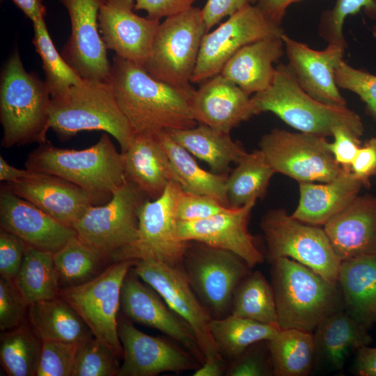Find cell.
I'll return each instance as SVG.
<instances>
[{"instance_id": "6da1fadb", "label": "cell", "mask_w": 376, "mask_h": 376, "mask_svg": "<svg viewBox=\"0 0 376 376\" xmlns=\"http://www.w3.org/2000/svg\"><path fill=\"white\" fill-rule=\"evenodd\" d=\"M109 83L134 134L156 135L198 125L192 112L195 89L152 77L145 69L116 55Z\"/></svg>"}, {"instance_id": "7a4b0ae2", "label": "cell", "mask_w": 376, "mask_h": 376, "mask_svg": "<svg viewBox=\"0 0 376 376\" xmlns=\"http://www.w3.org/2000/svg\"><path fill=\"white\" fill-rule=\"evenodd\" d=\"M51 103L52 95L46 81L28 72L18 50H15L1 75V146L9 148L48 141Z\"/></svg>"}, {"instance_id": "3957f363", "label": "cell", "mask_w": 376, "mask_h": 376, "mask_svg": "<svg viewBox=\"0 0 376 376\" xmlns=\"http://www.w3.org/2000/svg\"><path fill=\"white\" fill-rule=\"evenodd\" d=\"M279 327L313 332L328 315L343 308L337 281H329L288 258L271 262Z\"/></svg>"}, {"instance_id": "277c9868", "label": "cell", "mask_w": 376, "mask_h": 376, "mask_svg": "<svg viewBox=\"0 0 376 376\" xmlns=\"http://www.w3.org/2000/svg\"><path fill=\"white\" fill-rule=\"evenodd\" d=\"M25 167L61 177L105 201L126 180L123 155L107 133L82 150L58 148L49 141L40 144L29 155Z\"/></svg>"}, {"instance_id": "5b68a950", "label": "cell", "mask_w": 376, "mask_h": 376, "mask_svg": "<svg viewBox=\"0 0 376 376\" xmlns=\"http://www.w3.org/2000/svg\"><path fill=\"white\" fill-rule=\"evenodd\" d=\"M259 113L269 111L297 130L321 136L344 127L360 137L363 126L359 116L346 107H333L309 95L300 86L288 64L279 63L270 85L251 97Z\"/></svg>"}, {"instance_id": "8992f818", "label": "cell", "mask_w": 376, "mask_h": 376, "mask_svg": "<svg viewBox=\"0 0 376 376\" xmlns=\"http://www.w3.org/2000/svg\"><path fill=\"white\" fill-rule=\"evenodd\" d=\"M50 129L63 141L82 131H104L116 139L121 152L134 135L109 81L86 79L52 97Z\"/></svg>"}, {"instance_id": "52a82bcc", "label": "cell", "mask_w": 376, "mask_h": 376, "mask_svg": "<svg viewBox=\"0 0 376 376\" xmlns=\"http://www.w3.org/2000/svg\"><path fill=\"white\" fill-rule=\"evenodd\" d=\"M206 33L202 10L198 7L166 17L142 67L159 81L179 88L191 87V79Z\"/></svg>"}, {"instance_id": "ba28073f", "label": "cell", "mask_w": 376, "mask_h": 376, "mask_svg": "<svg viewBox=\"0 0 376 376\" xmlns=\"http://www.w3.org/2000/svg\"><path fill=\"white\" fill-rule=\"evenodd\" d=\"M146 196L127 180L105 204L91 207L73 226L76 235L104 261H113L138 235V213Z\"/></svg>"}, {"instance_id": "9c48e42d", "label": "cell", "mask_w": 376, "mask_h": 376, "mask_svg": "<svg viewBox=\"0 0 376 376\" xmlns=\"http://www.w3.org/2000/svg\"><path fill=\"white\" fill-rule=\"evenodd\" d=\"M260 228L270 262L279 258H290L329 281H337L341 261L324 228L307 225L283 209L267 212L261 219Z\"/></svg>"}, {"instance_id": "30bf717a", "label": "cell", "mask_w": 376, "mask_h": 376, "mask_svg": "<svg viewBox=\"0 0 376 376\" xmlns=\"http://www.w3.org/2000/svg\"><path fill=\"white\" fill-rule=\"evenodd\" d=\"M182 267L213 318L228 315L235 289L251 269L236 254L196 241H189Z\"/></svg>"}, {"instance_id": "8fae6325", "label": "cell", "mask_w": 376, "mask_h": 376, "mask_svg": "<svg viewBox=\"0 0 376 376\" xmlns=\"http://www.w3.org/2000/svg\"><path fill=\"white\" fill-rule=\"evenodd\" d=\"M136 260L112 263L91 280L79 285L62 288L59 297L79 313L93 336L120 357L123 347L118 331V312L123 281Z\"/></svg>"}, {"instance_id": "7c38bea8", "label": "cell", "mask_w": 376, "mask_h": 376, "mask_svg": "<svg viewBox=\"0 0 376 376\" xmlns=\"http://www.w3.org/2000/svg\"><path fill=\"white\" fill-rule=\"evenodd\" d=\"M182 191L180 185L172 180L159 198L144 201L138 213L136 241L119 252L113 263L152 258L182 266L189 243L178 235L176 205Z\"/></svg>"}, {"instance_id": "4fadbf2b", "label": "cell", "mask_w": 376, "mask_h": 376, "mask_svg": "<svg viewBox=\"0 0 376 376\" xmlns=\"http://www.w3.org/2000/svg\"><path fill=\"white\" fill-rule=\"evenodd\" d=\"M324 136L274 128L262 136L260 150L275 173L299 182H328L344 170Z\"/></svg>"}, {"instance_id": "5bb4252c", "label": "cell", "mask_w": 376, "mask_h": 376, "mask_svg": "<svg viewBox=\"0 0 376 376\" xmlns=\"http://www.w3.org/2000/svg\"><path fill=\"white\" fill-rule=\"evenodd\" d=\"M285 34L281 24L269 18L256 5L250 4L230 15L202 40L192 83H201L219 74L229 58L243 47Z\"/></svg>"}, {"instance_id": "9a60e30c", "label": "cell", "mask_w": 376, "mask_h": 376, "mask_svg": "<svg viewBox=\"0 0 376 376\" xmlns=\"http://www.w3.org/2000/svg\"><path fill=\"white\" fill-rule=\"evenodd\" d=\"M131 270L190 326L205 359L222 357L210 332L213 318L193 290L181 265L146 258L136 260Z\"/></svg>"}, {"instance_id": "2e32d148", "label": "cell", "mask_w": 376, "mask_h": 376, "mask_svg": "<svg viewBox=\"0 0 376 376\" xmlns=\"http://www.w3.org/2000/svg\"><path fill=\"white\" fill-rule=\"evenodd\" d=\"M58 1L67 10L71 23V35L63 57L82 79L109 81L111 64L98 22L104 0Z\"/></svg>"}, {"instance_id": "e0dca14e", "label": "cell", "mask_w": 376, "mask_h": 376, "mask_svg": "<svg viewBox=\"0 0 376 376\" xmlns=\"http://www.w3.org/2000/svg\"><path fill=\"white\" fill-rule=\"evenodd\" d=\"M123 347V363L118 376H155L162 373L196 370L199 361L172 341L137 329L127 319L118 324Z\"/></svg>"}, {"instance_id": "ac0fdd59", "label": "cell", "mask_w": 376, "mask_h": 376, "mask_svg": "<svg viewBox=\"0 0 376 376\" xmlns=\"http://www.w3.org/2000/svg\"><path fill=\"white\" fill-rule=\"evenodd\" d=\"M120 307L130 320L160 331L186 349L201 365L204 362L205 357L190 326L131 269L123 283Z\"/></svg>"}, {"instance_id": "d6986e66", "label": "cell", "mask_w": 376, "mask_h": 376, "mask_svg": "<svg viewBox=\"0 0 376 376\" xmlns=\"http://www.w3.org/2000/svg\"><path fill=\"white\" fill-rule=\"evenodd\" d=\"M3 185L58 222L71 228L91 207L105 201L61 177L32 171L20 180Z\"/></svg>"}, {"instance_id": "ffe728a7", "label": "cell", "mask_w": 376, "mask_h": 376, "mask_svg": "<svg viewBox=\"0 0 376 376\" xmlns=\"http://www.w3.org/2000/svg\"><path fill=\"white\" fill-rule=\"evenodd\" d=\"M282 40L288 65L303 90L325 104L346 107L347 102L335 78L336 67L343 60L346 43L329 42L324 49L315 50L285 33Z\"/></svg>"}, {"instance_id": "44dd1931", "label": "cell", "mask_w": 376, "mask_h": 376, "mask_svg": "<svg viewBox=\"0 0 376 376\" xmlns=\"http://www.w3.org/2000/svg\"><path fill=\"white\" fill-rule=\"evenodd\" d=\"M256 201L205 219L178 221V235L183 241H196L230 251L243 259L251 269L264 261L254 237L248 230L251 212Z\"/></svg>"}, {"instance_id": "7402d4cb", "label": "cell", "mask_w": 376, "mask_h": 376, "mask_svg": "<svg viewBox=\"0 0 376 376\" xmlns=\"http://www.w3.org/2000/svg\"><path fill=\"white\" fill-rule=\"evenodd\" d=\"M134 6V0H104L99 12V29L107 49L142 66L160 22L139 16Z\"/></svg>"}, {"instance_id": "603a6c76", "label": "cell", "mask_w": 376, "mask_h": 376, "mask_svg": "<svg viewBox=\"0 0 376 376\" xmlns=\"http://www.w3.org/2000/svg\"><path fill=\"white\" fill-rule=\"evenodd\" d=\"M0 225L1 229L17 235L26 245L52 253L76 236L73 228L58 222L3 185L0 191Z\"/></svg>"}, {"instance_id": "cb8c5ba5", "label": "cell", "mask_w": 376, "mask_h": 376, "mask_svg": "<svg viewBox=\"0 0 376 376\" xmlns=\"http://www.w3.org/2000/svg\"><path fill=\"white\" fill-rule=\"evenodd\" d=\"M192 112L198 124L228 134L259 114L250 95L221 73L201 82L195 90Z\"/></svg>"}, {"instance_id": "d4e9b609", "label": "cell", "mask_w": 376, "mask_h": 376, "mask_svg": "<svg viewBox=\"0 0 376 376\" xmlns=\"http://www.w3.org/2000/svg\"><path fill=\"white\" fill-rule=\"evenodd\" d=\"M324 230L340 261L376 255V196H357Z\"/></svg>"}, {"instance_id": "484cf974", "label": "cell", "mask_w": 376, "mask_h": 376, "mask_svg": "<svg viewBox=\"0 0 376 376\" xmlns=\"http://www.w3.org/2000/svg\"><path fill=\"white\" fill-rule=\"evenodd\" d=\"M122 154L126 180L152 200L175 181L168 156L155 135L134 134Z\"/></svg>"}, {"instance_id": "4316f807", "label": "cell", "mask_w": 376, "mask_h": 376, "mask_svg": "<svg viewBox=\"0 0 376 376\" xmlns=\"http://www.w3.org/2000/svg\"><path fill=\"white\" fill-rule=\"evenodd\" d=\"M313 335L315 361L337 371L343 369L352 352L368 346L373 341L368 328L344 307L325 318L317 326Z\"/></svg>"}, {"instance_id": "83f0119b", "label": "cell", "mask_w": 376, "mask_h": 376, "mask_svg": "<svg viewBox=\"0 0 376 376\" xmlns=\"http://www.w3.org/2000/svg\"><path fill=\"white\" fill-rule=\"evenodd\" d=\"M362 185L345 168L328 182H299V200L291 216L308 224L324 225L358 196Z\"/></svg>"}, {"instance_id": "f1b7e54d", "label": "cell", "mask_w": 376, "mask_h": 376, "mask_svg": "<svg viewBox=\"0 0 376 376\" xmlns=\"http://www.w3.org/2000/svg\"><path fill=\"white\" fill-rule=\"evenodd\" d=\"M285 52L281 38H269L250 43L233 54L221 74L249 95L265 90L275 73L274 64Z\"/></svg>"}, {"instance_id": "f546056e", "label": "cell", "mask_w": 376, "mask_h": 376, "mask_svg": "<svg viewBox=\"0 0 376 376\" xmlns=\"http://www.w3.org/2000/svg\"><path fill=\"white\" fill-rule=\"evenodd\" d=\"M337 283L344 308L368 329L376 323V255L342 260Z\"/></svg>"}, {"instance_id": "4dcf8cb0", "label": "cell", "mask_w": 376, "mask_h": 376, "mask_svg": "<svg viewBox=\"0 0 376 376\" xmlns=\"http://www.w3.org/2000/svg\"><path fill=\"white\" fill-rule=\"evenodd\" d=\"M166 132L175 142L206 162L211 171L217 174H226L230 164H237L247 153L231 139L230 134L204 124Z\"/></svg>"}, {"instance_id": "1f68e13d", "label": "cell", "mask_w": 376, "mask_h": 376, "mask_svg": "<svg viewBox=\"0 0 376 376\" xmlns=\"http://www.w3.org/2000/svg\"><path fill=\"white\" fill-rule=\"evenodd\" d=\"M30 327L41 340L81 343L94 337L79 313L61 297L31 304Z\"/></svg>"}, {"instance_id": "d6a6232c", "label": "cell", "mask_w": 376, "mask_h": 376, "mask_svg": "<svg viewBox=\"0 0 376 376\" xmlns=\"http://www.w3.org/2000/svg\"><path fill=\"white\" fill-rule=\"evenodd\" d=\"M155 136L168 156L175 181L185 192L210 196L228 207L226 174H217L203 169L191 154L175 142L166 132Z\"/></svg>"}, {"instance_id": "836d02e7", "label": "cell", "mask_w": 376, "mask_h": 376, "mask_svg": "<svg viewBox=\"0 0 376 376\" xmlns=\"http://www.w3.org/2000/svg\"><path fill=\"white\" fill-rule=\"evenodd\" d=\"M275 376H306L315 361L313 332L283 329L267 340Z\"/></svg>"}, {"instance_id": "e575fe53", "label": "cell", "mask_w": 376, "mask_h": 376, "mask_svg": "<svg viewBox=\"0 0 376 376\" xmlns=\"http://www.w3.org/2000/svg\"><path fill=\"white\" fill-rule=\"evenodd\" d=\"M13 283L29 305L58 297L61 288L53 253L27 245Z\"/></svg>"}, {"instance_id": "d590c367", "label": "cell", "mask_w": 376, "mask_h": 376, "mask_svg": "<svg viewBox=\"0 0 376 376\" xmlns=\"http://www.w3.org/2000/svg\"><path fill=\"white\" fill-rule=\"evenodd\" d=\"M210 332L222 357L230 361L251 345L274 338L281 328L232 314L212 318Z\"/></svg>"}, {"instance_id": "8d00e7d4", "label": "cell", "mask_w": 376, "mask_h": 376, "mask_svg": "<svg viewBox=\"0 0 376 376\" xmlns=\"http://www.w3.org/2000/svg\"><path fill=\"white\" fill-rule=\"evenodd\" d=\"M226 180L228 207L237 208L263 197L275 173L259 149L246 153Z\"/></svg>"}, {"instance_id": "74e56055", "label": "cell", "mask_w": 376, "mask_h": 376, "mask_svg": "<svg viewBox=\"0 0 376 376\" xmlns=\"http://www.w3.org/2000/svg\"><path fill=\"white\" fill-rule=\"evenodd\" d=\"M230 312L235 316L279 326L273 288L260 271L250 272L237 285Z\"/></svg>"}, {"instance_id": "f35d334b", "label": "cell", "mask_w": 376, "mask_h": 376, "mask_svg": "<svg viewBox=\"0 0 376 376\" xmlns=\"http://www.w3.org/2000/svg\"><path fill=\"white\" fill-rule=\"evenodd\" d=\"M42 341L24 324L1 336V364L9 376L36 375Z\"/></svg>"}, {"instance_id": "ab89813d", "label": "cell", "mask_w": 376, "mask_h": 376, "mask_svg": "<svg viewBox=\"0 0 376 376\" xmlns=\"http://www.w3.org/2000/svg\"><path fill=\"white\" fill-rule=\"evenodd\" d=\"M60 286H74L98 275L104 260L84 244L77 235L53 253Z\"/></svg>"}, {"instance_id": "60d3db41", "label": "cell", "mask_w": 376, "mask_h": 376, "mask_svg": "<svg viewBox=\"0 0 376 376\" xmlns=\"http://www.w3.org/2000/svg\"><path fill=\"white\" fill-rule=\"evenodd\" d=\"M33 43L39 54L52 97L79 84L82 78L56 50L44 18L34 22Z\"/></svg>"}, {"instance_id": "b9f144b4", "label": "cell", "mask_w": 376, "mask_h": 376, "mask_svg": "<svg viewBox=\"0 0 376 376\" xmlns=\"http://www.w3.org/2000/svg\"><path fill=\"white\" fill-rule=\"evenodd\" d=\"M120 357L95 337L79 343L72 376L118 375Z\"/></svg>"}, {"instance_id": "7bdbcfd3", "label": "cell", "mask_w": 376, "mask_h": 376, "mask_svg": "<svg viewBox=\"0 0 376 376\" xmlns=\"http://www.w3.org/2000/svg\"><path fill=\"white\" fill-rule=\"evenodd\" d=\"M363 8L366 15L376 18V0H336L331 9L325 10L320 18L318 33L328 43L345 42L343 25L346 17Z\"/></svg>"}, {"instance_id": "ee69618b", "label": "cell", "mask_w": 376, "mask_h": 376, "mask_svg": "<svg viewBox=\"0 0 376 376\" xmlns=\"http://www.w3.org/2000/svg\"><path fill=\"white\" fill-rule=\"evenodd\" d=\"M79 343L42 341L36 376H72Z\"/></svg>"}, {"instance_id": "f6af8a7d", "label": "cell", "mask_w": 376, "mask_h": 376, "mask_svg": "<svg viewBox=\"0 0 376 376\" xmlns=\"http://www.w3.org/2000/svg\"><path fill=\"white\" fill-rule=\"evenodd\" d=\"M335 78L339 88L357 94L376 119V75L353 68L343 60L336 67Z\"/></svg>"}, {"instance_id": "bcb514c9", "label": "cell", "mask_w": 376, "mask_h": 376, "mask_svg": "<svg viewBox=\"0 0 376 376\" xmlns=\"http://www.w3.org/2000/svg\"><path fill=\"white\" fill-rule=\"evenodd\" d=\"M224 375H274L267 340H262L251 345L229 361Z\"/></svg>"}, {"instance_id": "7dc6e473", "label": "cell", "mask_w": 376, "mask_h": 376, "mask_svg": "<svg viewBox=\"0 0 376 376\" xmlns=\"http://www.w3.org/2000/svg\"><path fill=\"white\" fill-rule=\"evenodd\" d=\"M229 208L214 197L181 192L176 205L178 221H194L210 217Z\"/></svg>"}, {"instance_id": "c3c4849f", "label": "cell", "mask_w": 376, "mask_h": 376, "mask_svg": "<svg viewBox=\"0 0 376 376\" xmlns=\"http://www.w3.org/2000/svg\"><path fill=\"white\" fill-rule=\"evenodd\" d=\"M29 304L13 282L0 279V329L8 331L22 324Z\"/></svg>"}, {"instance_id": "681fc988", "label": "cell", "mask_w": 376, "mask_h": 376, "mask_svg": "<svg viewBox=\"0 0 376 376\" xmlns=\"http://www.w3.org/2000/svg\"><path fill=\"white\" fill-rule=\"evenodd\" d=\"M27 245L17 235L1 229L0 274L13 282L22 264Z\"/></svg>"}, {"instance_id": "f907efd6", "label": "cell", "mask_w": 376, "mask_h": 376, "mask_svg": "<svg viewBox=\"0 0 376 376\" xmlns=\"http://www.w3.org/2000/svg\"><path fill=\"white\" fill-rule=\"evenodd\" d=\"M331 136L334 141L328 143L329 150L340 166L350 169L351 164L361 146L360 137L341 127L334 128Z\"/></svg>"}, {"instance_id": "816d5d0a", "label": "cell", "mask_w": 376, "mask_h": 376, "mask_svg": "<svg viewBox=\"0 0 376 376\" xmlns=\"http://www.w3.org/2000/svg\"><path fill=\"white\" fill-rule=\"evenodd\" d=\"M258 0H207L201 9L207 32L225 17L233 15L243 7L256 4Z\"/></svg>"}, {"instance_id": "f5cc1de1", "label": "cell", "mask_w": 376, "mask_h": 376, "mask_svg": "<svg viewBox=\"0 0 376 376\" xmlns=\"http://www.w3.org/2000/svg\"><path fill=\"white\" fill-rule=\"evenodd\" d=\"M197 0H134L135 10H144L148 18L159 21L184 12L191 7Z\"/></svg>"}, {"instance_id": "db71d44e", "label": "cell", "mask_w": 376, "mask_h": 376, "mask_svg": "<svg viewBox=\"0 0 376 376\" xmlns=\"http://www.w3.org/2000/svg\"><path fill=\"white\" fill-rule=\"evenodd\" d=\"M350 170L363 185L376 173V138H371L360 146L352 161Z\"/></svg>"}, {"instance_id": "11a10c76", "label": "cell", "mask_w": 376, "mask_h": 376, "mask_svg": "<svg viewBox=\"0 0 376 376\" xmlns=\"http://www.w3.org/2000/svg\"><path fill=\"white\" fill-rule=\"evenodd\" d=\"M354 370L359 376H376V347L365 346L357 351Z\"/></svg>"}, {"instance_id": "9f6ffc18", "label": "cell", "mask_w": 376, "mask_h": 376, "mask_svg": "<svg viewBox=\"0 0 376 376\" xmlns=\"http://www.w3.org/2000/svg\"><path fill=\"white\" fill-rule=\"evenodd\" d=\"M302 0H258L256 5L274 22L281 24L287 8Z\"/></svg>"}, {"instance_id": "6f0895ef", "label": "cell", "mask_w": 376, "mask_h": 376, "mask_svg": "<svg viewBox=\"0 0 376 376\" xmlns=\"http://www.w3.org/2000/svg\"><path fill=\"white\" fill-rule=\"evenodd\" d=\"M227 361L223 357H209L194 370V376H221L225 375Z\"/></svg>"}, {"instance_id": "680465c9", "label": "cell", "mask_w": 376, "mask_h": 376, "mask_svg": "<svg viewBox=\"0 0 376 376\" xmlns=\"http://www.w3.org/2000/svg\"><path fill=\"white\" fill-rule=\"evenodd\" d=\"M13 1L32 22L45 18L47 11L42 0H13Z\"/></svg>"}, {"instance_id": "91938a15", "label": "cell", "mask_w": 376, "mask_h": 376, "mask_svg": "<svg viewBox=\"0 0 376 376\" xmlns=\"http://www.w3.org/2000/svg\"><path fill=\"white\" fill-rule=\"evenodd\" d=\"M29 171L17 169L8 164L4 158L0 156V180L1 182H13L24 177Z\"/></svg>"}, {"instance_id": "94428289", "label": "cell", "mask_w": 376, "mask_h": 376, "mask_svg": "<svg viewBox=\"0 0 376 376\" xmlns=\"http://www.w3.org/2000/svg\"><path fill=\"white\" fill-rule=\"evenodd\" d=\"M373 33L374 36H376V24H375V26L373 28Z\"/></svg>"}, {"instance_id": "6125c7cd", "label": "cell", "mask_w": 376, "mask_h": 376, "mask_svg": "<svg viewBox=\"0 0 376 376\" xmlns=\"http://www.w3.org/2000/svg\"><path fill=\"white\" fill-rule=\"evenodd\" d=\"M375 175H376V173H375Z\"/></svg>"}]
</instances>
